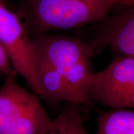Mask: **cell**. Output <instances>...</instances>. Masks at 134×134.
<instances>
[{
    "label": "cell",
    "mask_w": 134,
    "mask_h": 134,
    "mask_svg": "<svg viewBox=\"0 0 134 134\" xmlns=\"http://www.w3.org/2000/svg\"><path fill=\"white\" fill-rule=\"evenodd\" d=\"M0 73L6 77V79L16 78L17 73L14 70L7 53L0 42Z\"/></svg>",
    "instance_id": "8fae6325"
},
{
    "label": "cell",
    "mask_w": 134,
    "mask_h": 134,
    "mask_svg": "<svg viewBox=\"0 0 134 134\" xmlns=\"http://www.w3.org/2000/svg\"><path fill=\"white\" fill-rule=\"evenodd\" d=\"M113 109L99 114L96 134H134V112Z\"/></svg>",
    "instance_id": "9c48e42d"
},
{
    "label": "cell",
    "mask_w": 134,
    "mask_h": 134,
    "mask_svg": "<svg viewBox=\"0 0 134 134\" xmlns=\"http://www.w3.org/2000/svg\"><path fill=\"white\" fill-rule=\"evenodd\" d=\"M37 75L41 91L39 96L51 103L65 102L77 105L63 75L58 70L37 59Z\"/></svg>",
    "instance_id": "52a82bcc"
},
{
    "label": "cell",
    "mask_w": 134,
    "mask_h": 134,
    "mask_svg": "<svg viewBox=\"0 0 134 134\" xmlns=\"http://www.w3.org/2000/svg\"><path fill=\"white\" fill-rule=\"evenodd\" d=\"M60 73L74 96L77 105L89 103V93L95 73L91 59L83 60Z\"/></svg>",
    "instance_id": "ba28073f"
},
{
    "label": "cell",
    "mask_w": 134,
    "mask_h": 134,
    "mask_svg": "<svg viewBox=\"0 0 134 134\" xmlns=\"http://www.w3.org/2000/svg\"><path fill=\"white\" fill-rule=\"evenodd\" d=\"M51 122L36 94L6 79L0 87V134H42Z\"/></svg>",
    "instance_id": "7a4b0ae2"
},
{
    "label": "cell",
    "mask_w": 134,
    "mask_h": 134,
    "mask_svg": "<svg viewBox=\"0 0 134 134\" xmlns=\"http://www.w3.org/2000/svg\"><path fill=\"white\" fill-rule=\"evenodd\" d=\"M32 40L37 58L60 73L83 60L91 59L100 47L94 41L86 42L71 37L47 33L37 34Z\"/></svg>",
    "instance_id": "5b68a950"
},
{
    "label": "cell",
    "mask_w": 134,
    "mask_h": 134,
    "mask_svg": "<svg viewBox=\"0 0 134 134\" xmlns=\"http://www.w3.org/2000/svg\"><path fill=\"white\" fill-rule=\"evenodd\" d=\"M29 33L19 17L8 9L0 0V42L17 74L23 76L32 91L39 96L37 58L33 40Z\"/></svg>",
    "instance_id": "3957f363"
},
{
    "label": "cell",
    "mask_w": 134,
    "mask_h": 134,
    "mask_svg": "<svg viewBox=\"0 0 134 134\" xmlns=\"http://www.w3.org/2000/svg\"><path fill=\"white\" fill-rule=\"evenodd\" d=\"M134 108V86L130 89L122 100L120 109Z\"/></svg>",
    "instance_id": "7c38bea8"
},
{
    "label": "cell",
    "mask_w": 134,
    "mask_h": 134,
    "mask_svg": "<svg viewBox=\"0 0 134 134\" xmlns=\"http://www.w3.org/2000/svg\"><path fill=\"white\" fill-rule=\"evenodd\" d=\"M134 86V58L119 55L104 70L95 73L89 99L112 109H120Z\"/></svg>",
    "instance_id": "277c9868"
},
{
    "label": "cell",
    "mask_w": 134,
    "mask_h": 134,
    "mask_svg": "<svg viewBox=\"0 0 134 134\" xmlns=\"http://www.w3.org/2000/svg\"><path fill=\"white\" fill-rule=\"evenodd\" d=\"M109 1L113 6L120 5V6L129 7L134 5V0H109Z\"/></svg>",
    "instance_id": "4fadbf2b"
},
{
    "label": "cell",
    "mask_w": 134,
    "mask_h": 134,
    "mask_svg": "<svg viewBox=\"0 0 134 134\" xmlns=\"http://www.w3.org/2000/svg\"><path fill=\"white\" fill-rule=\"evenodd\" d=\"M119 14L108 17L95 42L119 55L134 58V5Z\"/></svg>",
    "instance_id": "8992f818"
},
{
    "label": "cell",
    "mask_w": 134,
    "mask_h": 134,
    "mask_svg": "<svg viewBox=\"0 0 134 134\" xmlns=\"http://www.w3.org/2000/svg\"><path fill=\"white\" fill-rule=\"evenodd\" d=\"M113 6L109 0H27L23 16L28 31L41 34L102 21Z\"/></svg>",
    "instance_id": "6da1fadb"
},
{
    "label": "cell",
    "mask_w": 134,
    "mask_h": 134,
    "mask_svg": "<svg viewBox=\"0 0 134 134\" xmlns=\"http://www.w3.org/2000/svg\"><path fill=\"white\" fill-rule=\"evenodd\" d=\"M42 134H90L83 124V117L75 104L68 103Z\"/></svg>",
    "instance_id": "30bf717a"
}]
</instances>
